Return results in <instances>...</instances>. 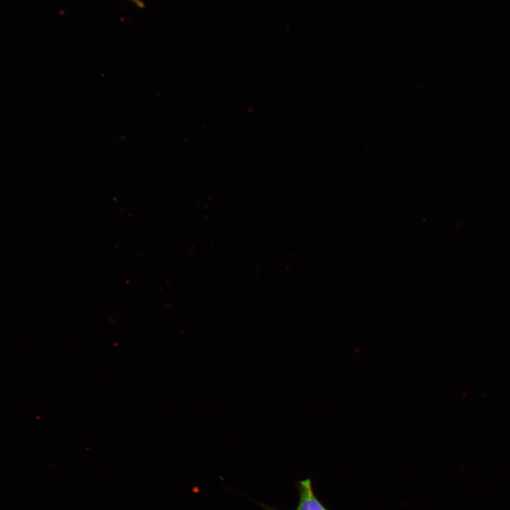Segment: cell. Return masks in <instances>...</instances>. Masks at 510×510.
<instances>
[{"instance_id":"cell-2","label":"cell","mask_w":510,"mask_h":510,"mask_svg":"<svg viewBox=\"0 0 510 510\" xmlns=\"http://www.w3.org/2000/svg\"><path fill=\"white\" fill-rule=\"evenodd\" d=\"M128 1H130L132 4H135L138 8H142L144 7V4L143 3V1L142 0H128Z\"/></svg>"},{"instance_id":"cell-1","label":"cell","mask_w":510,"mask_h":510,"mask_svg":"<svg viewBox=\"0 0 510 510\" xmlns=\"http://www.w3.org/2000/svg\"><path fill=\"white\" fill-rule=\"evenodd\" d=\"M297 489L299 499L295 510H328L316 496L310 479L298 482ZM262 506L266 510H277L266 505Z\"/></svg>"}]
</instances>
